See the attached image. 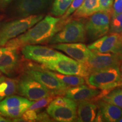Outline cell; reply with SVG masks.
<instances>
[{
  "label": "cell",
  "mask_w": 122,
  "mask_h": 122,
  "mask_svg": "<svg viewBox=\"0 0 122 122\" xmlns=\"http://www.w3.org/2000/svg\"><path fill=\"white\" fill-rule=\"evenodd\" d=\"M61 18L48 15L35 24L25 32L9 41L5 47L18 49L27 45L44 44L51 39L58 31Z\"/></svg>",
  "instance_id": "obj_1"
},
{
  "label": "cell",
  "mask_w": 122,
  "mask_h": 122,
  "mask_svg": "<svg viewBox=\"0 0 122 122\" xmlns=\"http://www.w3.org/2000/svg\"><path fill=\"white\" fill-rule=\"evenodd\" d=\"M44 18L43 14L31 15L0 25V47L25 32Z\"/></svg>",
  "instance_id": "obj_2"
},
{
  "label": "cell",
  "mask_w": 122,
  "mask_h": 122,
  "mask_svg": "<svg viewBox=\"0 0 122 122\" xmlns=\"http://www.w3.org/2000/svg\"><path fill=\"white\" fill-rule=\"evenodd\" d=\"M77 103L75 101L57 96L48 106L46 112L57 122H75L77 118Z\"/></svg>",
  "instance_id": "obj_3"
},
{
  "label": "cell",
  "mask_w": 122,
  "mask_h": 122,
  "mask_svg": "<svg viewBox=\"0 0 122 122\" xmlns=\"http://www.w3.org/2000/svg\"><path fill=\"white\" fill-rule=\"evenodd\" d=\"M85 79L91 87L109 92L120 84L119 68L117 66L92 72Z\"/></svg>",
  "instance_id": "obj_4"
},
{
  "label": "cell",
  "mask_w": 122,
  "mask_h": 122,
  "mask_svg": "<svg viewBox=\"0 0 122 122\" xmlns=\"http://www.w3.org/2000/svg\"><path fill=\"white\" fill-rule=\"evenodd\" d=\"M42 67L65 75L80 76L85 78L90 74L84 64L61 53L58 58L42 63Z\"/></svg>",
  "instance_id": "obj_5"
},
{
  "label": "cell",
  "mask_w": 122,
  "mask_h": 122,
  "mask_svg": "<svg viewBox=\"0 0 122 122\" xmlns=\"http://www.w3.org/2000/svg\"><path fill=\"white\" fill-rule=\"evenodd\" d=\"M85 25L82 22L72 20L67 22L63 28L49 41L50 44L83 42L86 40Z\"/></svg>",
  "instance_id": "obj_6"
},
{
  "label": "cell",
  "mask_w": 122,
  "mask_h": 122,
  "mask_svg": "<svg viewBox=\"0 0 122 122\" xmlns=\"http://www.w3.org/2000/svg\"><path fill=\"white\" fill-rule=\"evenodd\" d=\"M17 93L32 101L52 95L42 84L27 73L18 79Z\"/></svg>",
  "instance_id": "obj_7"
},
{
  "label": "cell",
  "mask_w": 122,
  "mask_h": 122,
  "mask_svg": "<svg viewBox=\"0 0 122 122\" xmlns=\"http://www.w3.org/2000/svg\"><path fill=\"white\" fill-rule=\"evenodd\" d=\"M25 73L32 76L50 92L52 95H65L68 86L61 82L51 71L39 68H30L25 71Z\"/></svg>",
  "instance_id": "obj_8"
},
{
  "label": "cell",
  "mask_w": 122,
  "mask_h": 122,
  "mask_svg": "<svg viewBox=\"0 0 122 122\" xmlns=\"http://www.w3.org/2000/svg\"><path fill=\"white\" fill-rule=\"evenodd\" d=\"M111 12L98 11L91 16L85 25L86 33L92 40H96L109 32Z\"/></svg>",
  "instance_id": "obj_9"
},
{
  "label": "cell",
  "mask_w": 122,
  "mask_h": 122,
  "mask_svg": "<svg viewBox=\"0 0 122 122\" xmlns=\"http://www.w3.org/2000/svg\"><path fill=\"white\" fill-rule=\"evenodd\" d=\"M122 54L111 53H100L92 51L84 65L89 73L106 68L119 66Z\"/></svg>",
  "instance_id": "obj_10"
},
{
  "label": "cell",
  "mask_w": 122,
  "mask_h": 122,
  "mask_svg": "<svg viewBox=\"0 0 122 122\" xmlns=\"http://www.w3.org/2000/svg\"><path fill=\"white\" fill-rule=\"evenodd\" d=\"M34 101L25 97L12 95L0 101V112L3 116L11 118H19Z\"/></svg>",
  "instance_id": "obj_11"
},
{
  "label": "cell",
  "mask_w": 122,
  "mask_h": 122,
  "mask_svg": "<svg viewBox=\"0 0 122 122\" xmlns=\"http://www.w3.org/2000/svg\"><path fill=\"white\" fill-rule=\"evenodd\" d=\"M92 51L122 54V35L110 33L105 35L88 46Z\"/></svg>",
  "instance_id": "obj_12"
},
{
  "label": "cell",
  "mask_w": 122,
  "mask_h": 122,
  "mask_svg": "<svg viewBox=\"0 0 122 122\" xmlns=\"http://www.w3.org/2000/svg\"><path fill=\"white\" fill-rule=\"evenodd\" d=\"M22 53L25 59L44 63L57 59L61 53L54 49L37 45H27L22 48Z\"/></svg>",
  "instance_id": "obj_13"
},
{
  "label": "cell",
  "mask_w": 122,
  "mask_h": 122,
  "mask_svg": "<svg viewBox=\"0 0 122 122\" xmlns=\"http://www.w3.org/2000/svg\"><path fill=\"white\" fill-rule=\"evenodd\" d=\"M53 0H18L14 7L16 16L23 18L39 14L48 7Z\"/></svg>",
  "instance_id": "obj_14"
},
{
  "label": "cell",
  "mask_w": 122,
  "mask_h": 122,
  "mask_svg": "<svg viewBox=\"0 0 122 122\" xmlns=\"http://www.w3.org/2000/svg\"><path fill=\"white\" fill-rule=\"evenodd\" d=\"M53 48L63 51L75 60L86 63L91 56V50L83 43H60L51 46Z\"/></svg>",
  "instance_id": "obj_15"
},
{
  "label": "cell",
  "mask_w": 122,
  "mask_h": 122,
  "mask_svg": "<svg viewBox=\"0 0 122 122\" xmlns=\"http://www.w3.org/2000/svg\"><path fill=\"white\" fill-rule=\"evenodd\" d=\"M19 62L18 49L7 48L0 55V71L11 76L17 69Z\"/></svg>",
  "instance_id": "obj_16"
},
{
  "label": "cell",
  "mask_w": 122,
  "mask_h": 122,
  "mask_svg": "<svg viewBox=\"0 0 122 122\" xmlns=\"http://www.w3.org/2000/svg\"><path fill=\"white\" fill-rule=\"evenodd\" d=\"M101 92V91L98 89L84 84L69 87L66 91L65 96L75 101L79 102L84 100H95Z\"/></svg>",
  "instance_id": "obj_17"
},
{
  "label": "cell",
  "mask_w": 122,
  "mask_h": 122,
  "mask_svg": "<svg viewBox=\"0 0 122 122\" xmlns=\"http://www.w3.org/2000/svg\"><path fill=\"white\" fill-rule=\"evenodd\" d=\"M98 106L91 100L79 101L77 106V122H94Z\"/></svg>",
  "instance_id": "obj_18"
},
{
  "label": "cell",
  "mask_w": 122,
  "mask_h": 122,
  "mask_svg": "<svg viewBox=\"0 0 122 122\" xmlns=\"http://www.w3.org/2000/svg\"><path fill=\"white\" fill-rule=\"evenodd\" d=\"M98 110L100 111L105 122H116L122 117V109L111 104L102 100L98 101Z\"/></svg>",
  "instance_id": "obj_19"
},
{
  "label": "cell",
  "mask_w": 122,
  "mask_h": 122,
  "mask_svg": "<svg viewBox=\"0 0 122 122\" xmlns=\"http://www.w3.org/2000/svg\"><path fill=\"white\" fill-rule=\"evenodd\" d=\"M100 11L99 0H84L82 4L74 13V19L87 18Z\"/></svg>",
  "instance_id": "obj_20"
},
{
  "label": "cell",
  "mask_w": 122,
  "mask_h": 122,
  "mask_svg": "<svg viewBox=\"0 0 122 122\" xmlns=\"http://www.w3.org/2000/svg\"><path fill=\"white\" fill-rule=\"evenodd\" d=\"M18 82V79L5 76L0 77V101L17 93Z\"/></svg>",
  "instance_id": "obj_21"
},
{
  "label": "cell",
  "mask_w": 122,
  "mask_h": 122,
  "mask_svg": "<svg viewBox=\"0 0 122 122\" xmlns=\"http://www.w3.org/2000/svg\"><path fill=\"white\" fill-rule=\"evenodd\" d=\"M52 74L57 77L61 82L67 85L68 87L79 86L86 83L84 77L77 75L62 74L57 72H52Z\"/></svg>",
  "instance_id": "obj_22"
},
{
  "label": "cell",
  "mask_w": 122,
  "mask_h": 122,
  "mask_svg": "<svg viewBox=\"0 0 122 122\" xmlns=\"http://www.w3.org/2000/svg\"><path fill=\"white\" fill-rule=\"evenodd\" d=\"M114 88L110 91L107 94L102 97V100L104 101L122 109V88Z\"/></svg>",
  "instance_id": "obj_23"
},
{
  "label": "cell",
  "mask_w": 122,
  "mask_h": 122,
  "mask_svg": "<svg viewBox=\"0 0 122 122\" xmlns=\"http://www.w3.org/2000/svg\"><path fill=\"white\" fill-rule=\"evenodd\" d=\"M73 0H54L51 7V14L56 16H63Z\"/></svg>",
  "instance_id": "obj_24"
},
{
  "label": "cell",
  "mask_w": 122,
  "mask_h": 122,
  "mask_svg": "<svg viewBox=\"0 0 122 122\" xmlns=\"http://www.w3.org/2000/svg\"><path fill=\"white\" fill-rule=\"evenodd\" d=\"M111 18L109 33L122 35V13L111 16Z\"/></svg>",
  "instance_id": "obj_25"
},
{
  "label": "cell",
  "mask_w": 122,
  "mask_h": 122,
  "mask_svg": "<svg viewBox=\"0 0 122 122\" xmlns=\"http://www.w3.org/2000/svg\"><path fill=\"white\" fill-rule=\"evenodd\" d=\"M56 97V96L51 95L39 99L36 101V102H33V103L29 107L28 109L39 111L42 108L48 106Z\"/></svg>",
  "instance_id": "obj_26"
},
{
  "label": "cell",
  "mask_w": 122,
  "mask_h": 122,
  "mask_svg": "<svg viewBox=\"0 0 122 122\" xmlns=\"http://www.w3.org/2000/svg\"><path fill=\"white\" fill-rule=\"evenodd\" d=\"M37 111L28 109L19 118H14V122H36L37 118Z\"/></svg>",
  "instance_id": "obj_27"
},
{
  "label": "cell",
  "mask_w": 122,
  "mask_h": 122,
  "mask_svg": "<svg viewBox=\"0 0 122 122\" xmlns=\"http://www.w3.org/2000/svg\"><path fill=\"white\" fill-rule=\"evenodd\" d=\"M83 1L84 0H73L67 10L66 11V13L64 14L63 16H62V18H61V20H65L68 17H70V15L74 13L80 6Z\"/></svg>",
  "instance_id": "obj_28"
},
{
  "label": "cell",
  "mask_w": 122,
  "mask_h": 122,
  "mask_svg": "<svg viewBox=\"0 0 122 122\" xmlns=\"http://www.w3.org/2000/svg\"><path fill=\"white\" fill-rule=\"evenodd\" d=\"M114 0H99L100 11H109L112 13Z\"/></svg>",
  "instance_id": "obj_29"
},
{
  "label": "cell",
  "mask_w": 122,
  "mask_h": 122,
  "mask_svg": "<svg viewBox=\"0 0 122 122\" xmlns=\"http://www.w3.org/2000/svg\"><path fill=\"white\" fill-rule=\"evenodd\" d=\"M122 13V0H114L112 7L111 16Z\"/></svg>",
  "instance_id": "obj_30"
},
{
  "label": "cell",
  "mask_w": 122,
  "mask_h": 122,
  "mask_svg": "<svg viewBox=\"0 0 122 122\" xmlns=\"http://www.w3.org/2000/svg\"><path fill=\"white\" fill-rule=\"evenodd\" d=\"M50 116L46 112H41L37 114V118L36 121L37 122H50L51 119L50 118Z\"/></svg>",
  "instance_id": "obj_31"
},
{
  "label": "cell",
  "mask_w": 122,
  "mask_h": 122,
  "mask_svg": "<svg viewBox=\"0 0 122 122\" xmlns=\"http://www.w3.org/2000/svg\"><path fill=\"white\" fill-rule=\"evenodd\" d=\"M14 0H0V9H5Z\"/></svg>",
  "instance_id": "obj_32"
},
{
  "label": "cell",
  "mask_w": 122,
  "mask_h": 122,
  "mask_svg": "<svg viewBox=\"0 0 122 122\" xmlns=\"http://www.w3.org/2000/svg\"><path fill=\"white\" fill-rule=\"evenodd\" d=\"M119 72H120V83L122 82V60L120 62L119 66Z\"/></svg>",
  "instance_id": "obj_33"
},
{
  "label": "cell",
  "mask_w": 122,
  "mask_h": 122,
  "mask_svg": "<svg viewBox=\"0 0 122 122\" xmlns=\"http://www.w3.org/2000/svg\"><path fill=\"white\" fill-rule=\"evenodd\" d=\"M10 122V120L4 118L2 115H0V122Z\"/></svg>",
  "instance_id": "obj_34"
},
{
  "label": "cell",
  "mask_w": 122,
  "mask_h": 122,
  "mask_svg": "<svg viewBox=\"0 0 122 122\" xmlns=\"http://www.w3.org/2000/svg\"><path fill=\"white\" fill-rule=\"evenodd\" d=\"M6 47H5V48H0V55H1V53H2L4 50L6 49Z\"/></svg>",
  "instance_id": "obj_35"
},
{
  "label": "cell",
  "mask_w": 122,
  "mask_h": 122,
  "mask_svg": "<svg viewBox=\"0 0 122 122\" xmlns=\"http://www.w3.org/2000/svg\"><path fill=\"white\" fill-rule=\"evenodd\" d=\"M118 122H122V118H120V119L119 120H118Z\"/></svg>",
  "instance_id": "obj_36"
},
{
  "label": "cell",
  "mask_w": 122,
  "mask_h": 122,
  "mask_svg": "<svg viewBox=\"0 0 122 122\" xmlns=\"http://www.w3.org/2000/svg\"><path fill=\"white\" fill-rule=\"evenodd\" d=\"M122 86V83H120L118 85V86Z\"/></svg>",
  "instance_id": "obj_37"
},
{
  "label": "cell",
  "mask_w": 122,
  "mask_h": 122,
  "mask_svg": "<svg viewBox=\"0 0 122 122\" xmlns=\"http://www.w3.org/2000/svg\"><path fill=\"white\" fill-rule=\"evenodd\" d=\"M0 115H2V116H3V115H2V113H1V112H0Z\"/></svg>",
  "instance_id": "obj_38"
},
{
  "label": "cell",
  "mask_w": 122,
  "mask_h": 122,
  "mask_svg": "<svg viewBox=\"0 0 122 122\" xmlns=\"http://www.w3.org/2000/svg\"><path fill=\"white\" fill-rule=\"evenodd\" d=\"M1 71H0V76H1Z\"/></svg>",
  "instance_id": "obj_39"
},
{
  "label": "cell",
  "mask_w": 122,
  "mask_h": 122,
  "mask_svg": "<svg viewBox=\"0 0 122 122\" xmlns=\"http://www.w3.org/2000/svg\"><path fill=\"white\" fill-rule=\"evenodd\" d=\"M120 87H122V86H120Z\"/></svg>",
  "instance_id": "obj_40"
}]
</instances>
